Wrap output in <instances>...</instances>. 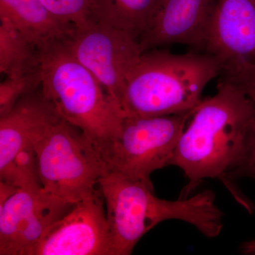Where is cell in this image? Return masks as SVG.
<instances>
[{"label": "cell", "mask_w": 255, "mask_h": 255, "mask_svg": "<svg viewBox=\"0 0 255 255\" xmlns=\"http://www.w3.org/2000/svg\"><path fill=\"white\" fill-rule=\"evenodd\" d=\"M255 105L239 87L222 79L212 97L203 99L178 141L170 165L183 171L189 197L206 179L237 177L246 158Z\"/></svg>", "instance_id": "obj_1"}, {"label": "cell", "mask_w": 255, "mask_h": 255, "mask_svg": "<svg viewBox=\"0 0 255 255\" xmlns=\"http://www.w3.org/2000/svg\"><path fill=\"white\" fill-rule=\"evenodd\" d=\"M217 0H163L148 29L139 37L142 53L186 44L204 48Z\"/></svg>", "instance_id": "obj_9"}, {"label": "cell", "mask_w": 255, "mask_h": 255, "mask_svg": "<svg viewBox=\"0 0 255 255\" xmlns=\"http://www.w3.org/2000/svg\"><path fill=\"white\" fill-rule=\"evenodd\" d=\"M41 70V49L4 16H0V73L5 78Z\"/></svg>", "instance_id": "obj_15"}, {"label": "cell", "mask_w": 255, "mask_h": 255, "mask_svg": "<svg viewBox=\"0 0 255 255\" xmlns=\"http://www.w3.org/2000/svg\"><path fill=\"white\" fill-rule=\"evenodd\" d=\"M75 204L52 195L43 188L37 191L23 215L13 255H31L50 226L68 214Z\"/></svg>", "instance_id": "obj_13"}, {"label": "cell", "mask_w": 255, "mask_h": 255, "mask_svg": "<svg viewBox=\"0 0 255 255\" xmlns=\"http://www.w3.org/2000/svg\"><path fill=\"white\" fill-rule=\"evenodd\" d=\"M60 119L54 106L43 95L41 85L0 117V174L7 169L18 151Z\"/></svg>", "instance_id": "obj_11"}, {"label": "cell", "mask_w": 255, "mask_h": 255, "mask_svg": "<svg viewBox=\"0 0 255 255\" xmlns=\"http://www.w3.org/2000/svg\"><path fill=\"white\" fill-rule=\"evenodd\" d=\"M163 0H97L94 22L136 33H145Z\"/></svg>", "instance_id": "obj_14"}, {"label": "cell", "mask_w": 255, "mask_h": 255, "mask_svg": "<svg viewBox=\"0 0 255 255\" xmlns=\"http://www.w3.org/2000/svg\"><path fill=\"white\" fill-rule=\"evenodd\" d=\"M221 70V62L208 53L174 54L156 48L144 52L126 82L124 117L192 112L203 100L206 85Z\"/></svg>", "instance_id": "obj_3"}, {"label": "cell", "mask_w": 255, "mask_h": 255, "mask_svg": "<svg viewBox=\"0 0 255 255\" xmlns=\"http://www.w3.org/2000/svg\"><path fill=\"white\" fill-rule=\"evenodd\" d=\"M221 73L223 79L239 87L255 105V63L234 60L223 65Z\"/></svg>", "instance_id": "obj_20"}, {"label": "cell", "mask_w": 255, "mask_h": 255, "mask_svg": "<svg viewBox=\"0 0 255 255\" xmlns=\"http://www.w3.org/2000/svg\"><path fill=\"white\" fill-rule=\"evenodd\" d=\"M65 42L72 54L95 75L123 113L126 82L142 53L138 35L93 22L75 27Z\"/></svg>", "instance_id": "obj_7"}, {"label": "cell", "mask_w": 255, "mask_h": 255, "mask_svg": "<svg viewBox=\"0 0 255 255\" xmlns=\"http://www.w3.org/2000/svg\"><path fill=\"white\" fill-rule=\"evenodd\" d=\"M100 188L50 226L31 255H114Z\"/></svg>", "instance_id": "obj_8"}, {"label": "cell", "mask_w": 255, "mask_h": 255, "mask_svg": "<svg viewBox=\"0 0 255 255\" xmlns=\"http://www.w3.org/2000/svg\"><path fill=\"white\" fill-rule=\"evenodd\" d=\"M33 145L42 187L46 192L78 203L98 190L107 164L78 128L60 119L35 137Z\"/></svg>", "instance_id": "obj_5"}, {"label": "cell", "mask_w": 255, "mask_h": 255, "mask_svg": "<svg viewBox=\"0 0 255 255\" xmlns=\"http://www.w3.org/2000/svg\"><path fill=\"white\" fill-rule=\"evenodd\" d=\"M204 48L222 65L255 63V0H217Z\"/></svg>", "instance_id": "obj_10"}, {"label": "cell", "mask_w": 255, "mask_h": 255, "mask_svg": "<svg viewBox=\"0 0 255 255\" xmlns=\"http://www.w3.org/2000/svg\"><path fill=\"white\" fill-rule=\"evenodd\" d=\"M98 186L105 200L114 255L131 254L142 236L167 220L189 223L210 238L222 231L223 214L212 191L164 200L154 194L152 184L110 170L102 176Z\"/></svg>", "instance_id": "obj_2"}, {"label": "cell", "mask_w": 255, "mask_h": 255, "mask_svg": "<svg viewBox=\"0 0 255 255\" xmlns=\"http://www.w3.org/2000/svg\"><path fill=\"white\" fill-rule=\"evenodd\" d=\"M40 189H18L0 204V255H13L23 215Z\"/></svg>", "instance_id": "obj_16"}, {"label": "cell", "mask_w": 255, "mask_h": 255, "mask_svg": "<svg viewBox=\"0 0 255 255\" xmlns=\"http://www.w3.org/2000/svg\"><path fill=\"white\" fill-rule=\"evenodd\" d=\"M41 89L60 117L82 130L105 161L124 114L65 40L41 48Z\"/></svg>", "instance_id": "obj_4"}, {"label": "cell", "mask_w": 255, "mask_h": 255, "mask_svg": "<svg viewBox=\"0 0 255 255\" xmlns=\"http://www.w3.org/2000/svg\"><path fill=\"white\" fill-rule=\"evenodd\" d=\"M41 85V70L36 73L6 78L0 84V117L8 113L18 101Z\"/></svg>", "instance_id": "obj_19"}, {"label": "cell", "mask_w": 255, "mask_h": 255, "mask_svg": "<svg viewBox=\"0 0 255 255\" xmlns=\"http://www.w3.org/2000/svg\"><path fill=\"white\" fill-rule=\"evenodd\" d=\"M237 177H248L255 179V117L250 132L246 158L238 171Z\"/></svg>", "instance_id": "obj_21"}, {"label": "cell", "mask_w": 255, "mask_h": 255, "mask_svg": "<svg viewBox=\"0 0 255 255\" xmlns=\"http://www.w3.org/2000/svg\"><path fill=\"white\" fill-rule=\"evenodd\" d=\"M242 250L246 254L255 255V241L244 243L242 247Z\"/></svg>", "instance_id": "obj_22"}, {"label": "cell", "mask_w": 255, "mask_h": 255, "mask_svg": "<svg viewBox=\"0 0 255 255\" xmlns=\"http://www.w3.org/2000/svg\"><path fill=\"white\" fill-rule=\"evenodd\" d=\"M194 112V111H193ZM192 112L160 117H125L105 157L107 170L152 184L150 175L170 165Z\"/></svg>", "instance_id": "obj_6"}, {"label": "cell", "mask_w": 255, "mask_h": 255, "mask_svg": "<svg viewBox=\"0 0 255 255\" xmlns=\"http://www.w3.org/2000/svg\"><path fill=\"white\" fill-rule=\"evenodd\" d=\"M42 2L64 22L83 27L94 22L97 0H41Z\"/></svg>", "instance_id": "obj_18"}, {"label": "cell", "mask_w": 255, "mask_h": 255, "mask_svg": "<svg viewBox=\"0 0 255 255\" xmlns=\"http://www.w3.org/2000/svg\"><path fill=\"white\" fill-rule=\"evenodd\" d=\"M0 181L20 189L43 188L33 142L25 146L15 155L7 169L4 173L0 174Z\"/></svg>", "instance_id": "obj_17"}, {"label": "cell", "mask_w": 255, "mask_h": 255, "mask_svg": "<svg viewBox=\"0 0 255 255\" xmlns=\"http://www.w3.org/2000/svg\"><path fill=\"white\" fill-rule=\"evenodd\" d=\"M0 16L9 19L40 49L65 40L75 27L50 12L41 0H0Z\"/></svg>", "instance_id": "obj_12"}]
</instances>
